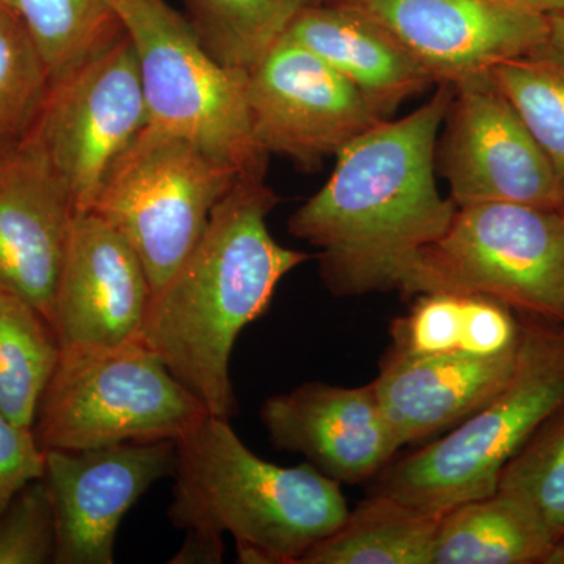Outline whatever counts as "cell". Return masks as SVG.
Here are the masks:
<instances>
[{"label": "cell", "mask_w": 564, "mask_h": 564, "mask_svg": "<svg viewBox=\"0 0 564 564\" xmlns=\"http://www.w3.org/2000/svg\"><path fill=\"white\" fill-rule=\"evenodd\" d=\"M176 441L44 451V481L57 522L54 564H111L124 516L176 470Z\"/></svg>", "instance_id": "cell-12"}, {"label": "cell", "mask_w": 564, "mask_h": 564, "mask_svg": "<svg viewBox=\"0 0 564 564\" xmlns=\"http://www.w3.org/2000/svg\"><path fill=\"white\" fill-rule=\"evenodd\" d=\"M549 25H551L549 43L564 54V14L549 17Z\"/></svg>", "instance_id": "cell-33"}, {"label": "cell", "mask_w": 564, "mask_h": 564, "mask_svg": "<svg viewBox=\"0 0 564 564\" xmlns=\"http://www.w3.org/2000/svg\"><path fill=\"white\" fill-rule=\"evenodd\" d=\"M147 126L135 47L122 31L51 82L31 133L77 210L90 212L110 166Z\"/></svg>", "instance_id": "cell-9"}, {"label": "cell", "mask_w": 564, "mask_h": 564, "mask_svg": "<svg viewBox=\"0 0 564 564\" xmlns=\"http://www.w3.org/2000/svg\"><path fill=\"white\" fill-rule=\"evenodd\" d=\"M497 491L529 505L554 545L564 541V404L503 467Z\"/></svg>", "instance_id": "cell-26"}, {"label": "cell", "mask_w": 564, "mask_h": 564, "mask_svg": "<svg viewBox=\"0 0 564 564\" xmlns=\"http://www.w3.org/2000/svg\"><path fill=\"white\" fill-rule=\"evenodd\" d=\"M62 347L46 315L0 289V410L32 429L41 397L61 361Z\"/></svg>", "instance_id": "cell-21"}, {"label": "cell", "mask_w": 564, "mask_h": 564, "mask_svg": "<svg viewBox=\"0 0 564 564\" xmlns=\"http://www.w3.org/2000/svg\"><path fill=\"white\" fill-rule=\"evenodd\" d=\"M380 22L432 74L458 84L549 43V17L513 0H336Z\"/></svg>", "instance_id": "cell-13"}, {"label": "cell", "mask_w": 564, "mask_h": 564, "mask_svg": "<svg viewBox=\"0 0 564 564\" xmlns=\"http://www.w3.org/2000/svg\"><path fill=\"white\" fill-rule=\"evenodd\" d=\"M77 212L32 133L0 150V289L50 322Z\"/></svg>", "instance_id": "cell-15"}, {"label": "cell", "mask_w": 564, "mask_h": 564, "mask_svg": "<svg viewBox=\"0 0 564 564\" xmlns=\"http://www.w3.org/2000/svg\"><path fill=\"white\" fill-rule=\"evenodd\" d=\"M434 292L486 296L564 326V209L458 207L444 236L422 251L402 293Z\"/></svg>", "instance_id": "cell-7"}, {"label": "cell", "mask_w": 564, "mask_h": 564, "mask_svg": "<svg viewBox=\"0 0 564 564\" xmlns=\"http://www.w3.org/2000/svg\"><path fill=\"white\" fill-rule=\"evenodd\" d=\"M454 87L436 169L456 207L514 203L564 209V187L491 70Z\"/></svg>", "instance_id": "cell-10"}, {"label": "cell", "mask_w": 564, "mask_h": 564, "mask_svg": "<svg viewBox=\"0 0 564 564\" xmlns=\"http://www.w3.org/2000/svg\"><path fill=\"white\" fill-rule=\"evenodd\" d=\"M544 564H564V541L552 547V551L549 552Z\"/></svg>", "instance_id": "cell-34"}, {"label": "cell", "mask_w": 564, "mask_h": 564, "mask_svg": "<svg viewBox=\"0 0 564 564\" xmlns=\"http://www.w3.org/2000/svg\"><path fill=\"white\" fill-rule=\"evenodd\" d=\"M518 348L489 356L389 350L372 384L400 445L417 443L477 413L510 380Z\"/></svg>", "instance_id": "cell-17"}, {"label": "cell", "mask_w": 564, "mask_h": 564, "mask_svg": "<svg viewBox=\"0 0 564 564\" xmlns=\"http://www.w3.org/2000/svg\"><path fill=\"white\" fill-rule=\"evenodd\" d=\"M240 177L198 144L147 126L110 166L90 212L131 243L154 293L191 254L212 210Z\"/></svg>", "instance_id": "cell-8"}, {"label": "cell", "mask_w": 564, "mask_h": 564, "mask_svg": "<svg viewBox=\"0 0 564 564\" xmlns=\"http://www.w3.org/2000/svg\"><path fill=\"white\" fill-rule=\"evenodd\" d=\"M514 311L486 296L463 295V329L459 350L473 355H499L518 347L522 323Z\"/></svg>", "instance_id": "cell-29"}, {"label": "cell", "mask_w": 564, "mask_h": 564, "mask_svg": "<svg viewBox=\"0 0 564 564\" xmlns=\"http://www.w3.org/2000/svg\"><path fill=\"white\" fill-rule=\"evenodd\" d=\"M152 289L131 243L93 212H77L55 292L52 328L62 350L140 339Z\"/></svg>", "instance_id": "cell-14"}, {"label": "cell", "mask_w": 564, "mask_h": 564, "mask_svg": "<svg viewBox=\"0 0 564 564\" xmlns=\"http://www.w3.org/2000/svg\"><path fill=\"white\" fill-rule=\"evenodd\" d=\"M462 329L463 295L423 293L410 313L393 322L391 351L406 356L456 351L462 345Z\"/></svg>", "instance_id": "cell-28"}, {"label": "cell", "mask_w": 564, "mask_h": 564, "mask_svg": "<svg viewBox=\"0 0 564 564\" xmlns=\"http://www.w3.org/2000/svg\"><path fill=\"white\" fill-rule=\"evenodd\" d=\"M51 88L50 70L17 11L0 3V150L32 132Z\"/></svg>", "instance_id": "cell-25"}, {"label": "cell", "mask_w": 564, "mask_h": 564, "mask_svg": "<svg viewBox=\"0 0 564 564\" xmlns=\"http://www.w3.org/2000/svg\"><path fill=\"white\" fill-rule=\"evenodd\" d=\"M44 477V451L32 429L18 425L0 410V514L13 497Z\"/></svg>", "instance_id": "cell-30"}, {"label": "cell", "mask_w": 564, "mask_h": 564, "mask_svg": "<svg viewBox=\"0 0 564 564\" xmlns=\"http://www.w3.org/2000/svg\"><path fill=\"white\" fill-rule=\"evenodd\" d=\"M278 202L263 177H240L191 254L152 293L141 328L140 343L215 417L239 411L229 375L237 337L267 313L282 278L310 259L270 234Z\"/></svg>", "instance_id": "cell-2"}, {"label": "cell", "mask_w": 564, "mask_h": 564, "mask_svg": "<svg viewBox=\"0 0 564 564\" xmlns=\"http://www.w3.org/2000/svg\"><path fill=\"white\" fill-rule=\"evenodd\" d=\"M135 47L148 126L198 144L242 176H265L252 135L248 70L218 62L166 0H110Z\"/></svg>", "instance_id": "cell-5"}, {"label": "cell", "mask_w": 564, "mask_h": 564, "mask_svg": "<svg viewBox=\"0 0 564 564\" xmlns=\"http://www.w3.org/2000/svg\"><path fill=\"white\" fill-rule=\"evenodd\" d=\"M443 516L375 492L300 564H433Z\"/></svg>", "instance_id": "cell-20"}, {"label": "cell", "mask_w": 564, "mask_h": 564, "mask_svg": "<svg viewBox=\"0 0 564 564\" xmlns=\"http://www.w3.org/2000/svg\"><path fill=\"white\" fill-rule=\"evenodd\" d=\"M184 544L176 555L170 560L172 564H218L225 555L223 534L202 532V530H185Z\"/></svg>", "instance_id": "cell-31"}, {"label": "cell", "mask_w": 564, "mask_h": 564, "mask_svg": "<svg viewBox=\"0 0 564 564\" xmlns=\"http://www.w3.org/2000/svg\"><path fill=\"white\" fill-rule=\"evenodd\" d=\"M554 540L529 505L496 491L445 511L433 564H544Z\"/></svg>", "instance_id": "cell-19"}, {"label": "cell", "mask_w": 564, "mask_h": 564, "mask_svg": "<svg viewBox=\"0 0 564 564\" xmlns=\"http://www.w3.org/2000/svg\"><path fill=\"white\" fill-rule=\"evenodd\" d=\"M57 522L44 478L25 485L0 514V564H52Z\"/></svg>", "instance_id": "cell-27"}, {"label": "cell", "mask_w": 564, "mask_h": 564, "mask_svg": "<svg viewBox=\"0 0 564 564\" xmlns=\"http://www.w3.org/2000/svg\"><path fill=\"white\" fill-rule=\"evenodd\" d=\"M202 400L140 340L62 350L36 411L43 451L180 441L207 417Z\"/></svg>", "instance_id": "cell-6"}, {"label": "cell", "mask_w": 564, "mask_h": 564, "mask_svg": "<svg viewBox=\"0 0 564 564\" xmlns=\"http://www.w3.org/2000/svg\"><path fill=\"white\" fill-rule=\"evenodd\" d=\"M564 187V54L551 43L491 69Z\"/></svg>", "instance_id": "cell-24"}, {"label": "cell", "mask_w": 564, "mask_h": 564, "mask_svg": "<svg viewBox=\"0 0 564 564\" xmlns=\"http://www.w3.org/2000/svg\"><path fill=\"white\" fill-rule=\"evenodd\" d=\"M0 3H6V6H9L14 10V0H0Z\"/></svg>", "instance_id": "cell-35"}, {"label": "cell", "mask_w": 564, "mask_h": 564, "mask_svg": "<svg viewBox=\"0 0 564 564\" xmlns=\"http://www.w3.org/2000/svg\"><path fill=\"white\" fill-rule=\"evenodd\" d=\"M261 421L274 447L303 455L340 485L369 480L402 448L372 383L339 388L310 381L267 399Z\"/></svg>", "instance_id": "cell-16"}, {"label": "cell", "mask_w": 564, "mask_h": 564, "mask_svg": "<svg viewBox=\"0 0 564 564\" xmlns=\"http://www.w3.org/2000/svg\"><path fill=\"white\" fill-rule=\"evenodd\" d=\"M513 373L484 408L388 467L375 492L429 511L491 496L503 467L564 404V326L524 317Z\"/></svg>", "instance_id": "cell-4"}, {"label": "cell", "mask_w": 564, "mask_h": 564, "mask_svg": "<svg viewBox=\"0 0 564 564\" xmlns=\"http://www.w3.org/2000/svg\"><path fill=\"white\" fill-rule=\"evenodd\" d=\"M206 50L229 68L251 69L317 0H180Z\"/></svg>", "instance_id": "cell-22"}, {"label": "cell", "mask_w": 564, "mask_h": 564, "mask_svg": "<svg viewBox=\"0 0 564 564\" xmlns=\"http://www.w3.org/2000/svg\"><path fill=\"white\" fill-rule=\"evenodd\" d=\"M247 99L258 147L303 169L384 120L350 82L285 35L248 69Z\"/></svg>", "instance_id": "cell-11"}, {"label": "cell", "mask_w": 564, "mask_h": 564, "mask_svg": "<svg viewBox=\"0 0 564 564\" xmlns=\"http://www.w3.org/2000/svg\"><path fill=\"white\" fill-rule=\"evenodd\" d=\"M451 84L399 120H383L337 152L328 182L289 218V231L321 250L336 296L403 292L426 247L444 236L456 204L436 182V150Z\"/></svg>", "instance_id": "cell-1"}, {"label": "cell", "mask_w": 564, "mask_h": 564, "mask_svg": "<svg viewBox=\"0 0 564 564\" xmlns=\"http://www.w3.org/2000/svg\"><path fill=\"white\" fill-rule=\"evenodd\" d=\"M169 518L180 530L229 533L237 562L300 564L348 516L340 484L313 464L252 454L228 419L207 415L176 441Z\"/></svg>", "instance_id": "cell-3"}, {"label": "cell", "mask_w": 564, "mask_h": 564, "mask_svg": "<svg viewBox=\"0 0 564 564\" xmlns=\"http://www.w3.org/2000/svg\"><path fill=\"white\" fill-rule=\"evenodd\" d=\"M14 11L51 82L124 31L110 0H14Z\"/></svg>", "instance_id": "cell-23"}, {"label": "cell", "mask_w": 564, "mask_h": 564, "mask_svg": "<svg viewBox=\"0 0 564 564\" xmlns=\"http://www.w3.org/2000/svg\"><path fill=\"white\" fill-rule=\"evenodd\" d=\"M513 2L524 6L527 9L538 11V13L545 14V17L564 14V0H513Z\"/></svg>", "instance_id": "cell-32"}, {"label": "cell", "mask_w": 564, "mask_h": 564, "mask_svg": "<svg viewBox=\"0 0 564 564\" xmlns=\"http://www.w3.org/2000/svg\"><path fill=\"white\" fill-rule=\"evenodd\" d=\"M285 36L328 63L384 120L400 104L437 85L388 29L347 3H311Z\"/></svg>", "instance_id": "cell-18"}]
</instances>
